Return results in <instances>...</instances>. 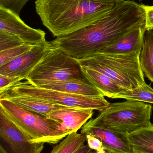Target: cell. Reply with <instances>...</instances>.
Masks as SVG:
<instances>
[{"mask_svg": "<svg viewBox=\"0 0 153 153\" xmlns=\"http://www.w3.org/2000/svg\"><path fill=\"white\" fill-rule=\"evenodd\" d=\"M143 4L123 0L109 13L91 25L50 41L77 60L99 53L134 29L145 26Z\"/></svg>", "mask_w": 153, "mask_h": 153, "instance_id": "6da1fadb", "label": "cell"}, {"mask_svg": "<svg viewBox=\"0 0 153 153\" xmlns=\"http://www.w3.org/2000/svg\"><path fill=\"white\" fill-rule=\"evenodd\" d=\"M123 0H36L42 24L54 36L75 32L105 17Z\"/></svg>", "mask_w": 153, "mask_h": 153, "instance_id": "7a4b0ae2", "label": "cell"}, {"mask_svg": "<svg viewBox=\"0 0 153 153\" xmlns=\"http://www.w3.org/2000/svg\"><path fill=\"white\" fill-rule=\"evenodd\" d=\"M141 51L125 54L98 53L77 60L81 67L106 74L127 90L146 82L139 61Z\"/></svg>", "mask_w": 153, "mask_h": 153, "instance_id": "3957f363", "label": "cell"}, {"mask_svg": "<svg viewBox=\"0 0 153 153\" xmlns=\"http://www.w3.org/2000/svg\"><path fill=\"white\" fill-rule=\"evenodd\" d=\"M152 110L153 107L150 104L127 100L110 103L108 108L100 111L96 118L87 123L128 134L151 125Z\"/></svg>", "mask_w": 153, "mask_h": 153, "instance_id": "277c9868", "label": "cell"}, {"mask_svg": "<svg viewBox=\"0 0 153 153\" xmlns=\"http://www.w3.org/2000/svg\"><path fill=\"white\" fill-rule=\"evenodd\" d=\"M0 109L34 143L56 144L68 135L58 122L26 110L8 100H0Z\"/></svg>", "mask_w": 153, "mask_h": 153, "instance_id": "5b68a950", "label": "cell"}, {"mask_svg": "<svg viewBox=\"0 0 153 153\" xmlns=\"http://www.w3.org/2000/svg\"><path fill=\"white\" fill-rule=\"evenodd\" d=\"M84 77L78 61L52 46L50 42L44 57L26 80L30 84L39 86L57 81Z\"/></svg>", "mask_w": 153, "mask_h": 153, "instance_id": "8992f818", "label": "cell"}, {"mask_svg": "<svg viewBox=\"0 0 153 153\" xmlns=\"http://www.w3.org/2000/svg\"><path fill=\"white\" fill-rule=\"evenodd\" d=\"M7 94L29 97L50 103L77 108L102 111L110 105L104 96H87L49 90L34 86L28 81L21 82L8 89L0 91Z\"/></svg>", "mask_w": 153, "mask_h": 153, "instance_id": "52a82bcc", "label": "cell"}, {"mask_svg": "<svg viewBox=\"0 0 153 153\" xmlns=\"http://www.w3.org/2000/svg\"><path fill=\"white\" fill-rule=\"evenodd\" d=\"M44 143H34L0 109V152L41 153Z\"/></svg>", "mask_w": 153, "mask_h": 153, "instance_id": "ba28073f", "label": "cell"}, {"mask_svg": "<svg viewBox=\"0 0 153 153\" xmlns=\"http://www.w3.org/2000/svg\"><path fill=\"white\" fill-rule=\"evenodd\" d=\"M0 30L14 35L25 44L32 45H39L46 41L45 31L29 27L24 23L19 16L1 7Z\"/></svg>", "mask_w": 153, "mask_h": 153, "instance_id": "9c48e42d", "label": "cell"}, {"mask_svg": "<svg viewBox=\"0 0 153 153\" xmlns=\"http://www.w3.org/2000/svg\"><path fill=\"white\" fill-rule=\"evenodd\" d=\"M49 46L50 42L47 41L34 46L28 52L0 66V74L26 80L33 68L44 57Z\"/></svg>", "mask_w": 153, "mask_h": 153, "instance_id": "30bf717a", "label": "cell"}, {"mask_svg": "<svg viewBox=\"0 0 153 153\" xmlns=\"http://www.w3.org/2000/svg\"><path fill=\"white\" fill-rule=\"evenodd\" d=\"M81 134L84 135H91L99 138L108 152L133 153L128 134L90 125L87 122L81 128Z\"/></svg>", "mask_w": 153, "mask_h": 153, "instance_id": "8fae6325", "label": "cell"}, {"mask_svg": "<svg viewBox=\"0 0 153 153\" xmlns=\"http://www.w3.org/2000/svg\"><path fill=\"white\" fill-rule=\"evenodd\" d=\"M93 114V110L68 108L54 111L46 117L60 123L63 130L69 135L77 132Z\"/></svg>", "mask_w": 153, "mask_h": 153, "instance_id": "7c38bea8", "label": "cell"}, {"mask_svg": "<svg viewBox=\"0 0 153 153\" xmlns=\"http://www.w3.org/2000/svg\"><path fill=\"white\" fill-rule=\"evenodd\" d=\"M145 26L134 29L99 53L125 54L141 51L143 43Z\"/></svg>", "mask_w": 153, "mask_h": 153, "instance_id": "4fadbf2b", "label": "cell"}, {"mask_svg": "<svg viewBox=\"0 0 153 153\" xmlns=\"http://www.w3.org/2000/svg\"><path fill=\"white\" fill-rule=\"evenodd\" d=\"M37 87L87 96H104L86 77L53 82Z\"/></svg>", "mask_w": 153, "mask_h": 153, "instance_id": "5bb4252c", "label": "cell"}, {"mask_svg": "<svg viewBox=\"0 0 153 153\" xmlns=\"http://www.w3.org/2000/svg\"><path fill=\"white\" fill-rule=\"evenodd\" d=\"M1 99L8 100L26 110L45 117L54 111L70 108L29 97L7 94H0V100Z\"/></svg>", "mask_w": 153, "mask_h": 153, "instance_id": "9a60e30c", "label": "cell"}, {"mask_svg": "<svg viewBox=\"0 0 153 153\" xmlns=\"http://www.w3.org/2000/svg\"><path fill=\"white\" fill-rule=\"evenodd\" d=\"M81 67L84 76L102 93L104 97L112 99L115 95L127 91L106 74L95 70Z\"/></svg>", "mask_w": 153, "mask_h": 153, "instance_id": "2e32d148", "label": "cell"}, {"mask_svg": "<svg viewBox=\"0 0 153 153\" xmlns=\"http://www.w3.org/2000/svg\"><path fill=\"white\" fill-rule=\"evenodd\" d=\"M133 153H153V124L128 134Z\"/></svg>", "mask_w": 153, "mask_h": 153, "instance_id": "e0dca14e", "label": "cell"}, {"mask_svg": "<svg viewBox=\"0 0 153 153\" xmlns=\"http://www.w3.org/2000/svg\"><path fill=\"white\" fill-rule=\"evenodd\" d=\"M139 61L144 74L153 82V28L145 30Z\"/></svg>", "mask_w": 153, "mask_h": 153, "instance_id": "ac0fdd59", "label": "cell"}, {"mask_svg": "<svg viewBox=\"0 0 153 153\" xmlns=\"http://www.w3.org/2000/svg\"><path fill=\"white\" fill-rule=\"evenodd\" d=\"M112 99H123L153 104V89L146 83L115 95Z\"/></svg>", "mask_w": 153, "mask_h": 153, "instance_id": "d6986e66", "label": "cell"}, {"mask_svg": "<svg viewBox=\"0 0 153 153\" xmlns=\"http://www.w3.org/2000/svg\"><path fill=\"white\" fill-rule=\"evenodd\" d=\"M86 137L77 132L71 133L53 148L50 153H74L84 145Z\"/></svg>", "mask_w": 153, "mask_h": 153, "instance_id": "ffe728a7", "label": "cell"}, {"mask_svg": "<svg viewBox=\"0 0 153 153\" xmlns=\"http://www.w3.org/2000/svg\"><path fill=\"white\" fill-rule=\"evenodd\" d=\"M34 46L25 44L17 47L0 52V66L28 52Z\"/></svg>", "mask_w": 153, "mask_h": 153, "instance_id": "44dd1931", "label": "cell"}, {"mask_svg": "<svg viewBox=\"0 0 153 153\" xmlns=\"http://www.w3.org/2000/svg\"><path fill=\"white\" fill-rule=\"evenodd\" d=\"M24 44L25 43L16 36L0 30V52L17 47Z\"/></svg>", "mask_w": 153, "mask_h": 153, "instance_id": "7402d4cb", "label": "cell"}, {"mask_svg": "<svg viewBox=\"0 0 153 153\" xmlns=\"http://www.w3.org/2000/svg\"><path fill=\"white\" fill-rule=\"evenodd\" d=\"M29 0H0V7L11 11L19 16L21 11Z\"/></svg>", "mask_w": 153, "mask_h": 153, "instance_id": "603a6c76", "label": "cell"}, {"mask_svg": "<svg viewBox=\"0 0 153 153\" xmlns=\"http://www.w3.org/2000/svg\"><path fill=\"white\" fill-rule=\"evenodd\" d=\"M21 77L4 76L0 74V91H4L22 82Z\"/></svg>", "mask_w": 153, "mask_h": 153, "instance_id": "cb8c5ba5", "label": "cell"}, {"mask_svg": "<svg viewBox=\"0 0 153 153\" xmlns=\"http://www.w3.org/2000/svg\"><path fill=\"white\" fill-rule=\"evenodd\" d=\"M88 145L93 150L98 153H105V151L101 141L95 137L90 134L85 135Z\"/></svg>", "mask_w": 153, "mask_h": 153, "instance_id": "d4e9b609", "label": "cell"}, {"mask_svg": "<svg viewBox=\"0 0 153 153\" xmlns=\"http://www.w3.org/2000/svg\"><path fill=\"white\" fill-rule=\"evenodd\" d=\"M145 15V29L153 28V6L143 4Z\"/></svg>", "mask_w": 153, "mask_h": 153, "instance_id": "484cf974", "label": "cell"}, {"mask_svg": "<svg viewBox=\"0 0 153 153\" xmlns=\"http://www.w3.org/2000/svg\"><path fill=\"white\" fill-rule=\"evenodd\" d=\"M92 149L90 148L88 145H84L74 153H92Z\"/></svg>", "mask_w": 153, "mask_h": 153, "instance_id": "4316f807", "label": "cell"}, {"mask_svg": "<svg viewBox=\"0 0 153 153\" xmlns=\"http://www.w3.org/2000/svg\"><path fill=\"white\" fill-rule=\"evenodd\" d=\"M92 153H98V152H96V151H93V152H92ZM110 153L108 152H106V153Z\"/></svg>", "mask_w": 153, "mask_h": 153, "instance_id": "83f0119b", "label": "cell"}, {"mask_svg": "<svg viewBox=\"0 0 153 153\" xmlns=\"http://www.w3.org/2000/svg\"><path fill=\"white\" fill-rule=\"evenodd\" d=\"M139 1H142V0H139Z\"/></svg>", "mask_w": 153, "mask_h": 153, "instance_id": "f1b7e54d", "label": "cell"}, {"mask_svg": "<svg viewBox=\"0 0 153 153\" xmlns=\"http://www.w3.org/2000/svg\"><path fill=\"white\" fill-rule=\"evenodd\" d=\"M0 153H1V152H0Z\"/></svg>", "mask_w": 153, "mask_h": 153, "instance_id": "f546056e", "label": "cell"}]
</instances>
